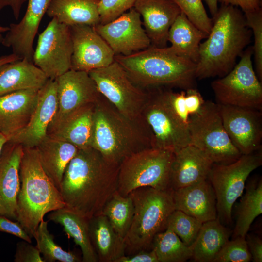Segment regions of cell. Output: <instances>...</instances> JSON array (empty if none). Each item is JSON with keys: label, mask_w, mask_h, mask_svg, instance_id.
<instances>
[{"label": "cell", "mask_w": 262, "mask_h": 262, "mask_svg": "<svg viewBox=\"0 0 262 262\" xmlns=\"http://www.w3.org/2000/svg\"><path fill=\"white\" fill-rule=\"evenodd\" d=\"M9 30V27L0 25V40L3 38L2 34L6 33Z\"/></svg>", "instance_id": "52"}, {"label": "cell", "mask_w": 262, "mask_h": 262, "mask_svg": "<svg viewBox=\"0 0 262 262\" xmlns=\"http://www.w3.org/2000/svg\"><path fill=\"white\" fill-rule=\"evenodd\" d=\"M51 0H28L26 12L20 22L10 24L8 31L0 40L11 48L13 53L21 59L33 62V43L39 26Z\"/></svg>", "instance_id": "19"}, {"label": "cell", "mask_w": 262, "mask_h": 262, "mask_svg": "<svg viewBox=\"0 0 262 262\" xmlns=\"http://www.w3.org/2000/svg\"><path fill=\"white\" fill-rule=\"evenodd\" d=\"M262 164L261 149L242 155L237 160L229 164H213L207 180L215 192L217 218L223 225L232 223L233 206L242 195L250 174Z\"/></svg>", "instance_id": "9"}, {"label": "cell", "mask_w": 262, "mask_h": 262, "mask_svg": "<svg viewBox=\"0 0 262 262\" xmlns=\"http://www.w3.org/2000/svg\"><path fill=\"white\" fill-rule=\"evenodd\" d=\"M21 59L16 55L12 53L7 55L2 56L0 57V67L2 66Z\"/></svg>", "instance_id": "49"}, {"label": "cell", "mask_w": 262, "mask_h": 262, "mask_svg": "<svg viewBox=\"0 0 262 262\" xmlns=\"http://www.w3.org/2000/svg\"><path fill=\"white\" fill-rule=\"evenodd\" d=\"M236 223L233 238L246 237L254 219L262 213V179L247 183L246 192L236 209Z\"/></svg>", "instance_id": "33"}, {"label": "cell", "mask_w": 262, "mask_h": 262, "mask_svg": "<svg viewBox=\"0 0 262 262\" xmlns=\"http://www.w3.org/2000/svg\"><path fill=\"white\" fill-rule=\"evenodd\" d=\"M72 53L70 27L52 18L39 35L33 62L49 79L55 80L71 69Z\"/></svg>", "instance_id": "13"}, {"label": "cell", "mask_w": 262, "mask_h": 262, "mask_svg": "<svg viewBox=\"0 0 262 262\" xmlns=\"http://www.w3.org/2000/svg\"><path fill=\"white\" fill-rule=\"evenodd\" d=\"M44 262H80L82 259L75 253L64 250L54 241V236L48 229V222L43 220L39 224L35 238Z\"/></svg>", "instance_id": "36"}, {"label": "cell", "mask_w": 262, "mask_h": 262, "mask_svg": "<svg viewBox=\"0 0 262 262\" xmlns=\"http://www.w3.org/2000/svg\"><path fill=\"white\" fill-rule=\"evenodd\" d=\"M188 128L189 145L203 151L213 164H229L242 155L224 128L217 103L205 101L198 112L189 115Z\"/></svg>", "instance_id": "8"}, {"label": "cell", "mask_w": 262, "mask_h": 262, "mask_svg": "<svg viewBox=\"0 0 262 262\" xmlns=\"http://www.w3.org/2000/svg\"><path fill=\"white\" fill-rule=\"evenodd\" d=\"M92 147L120 165L129 156L155 147L151 130L142 115L128 117L100 95L94 103Z\"/></svg>", "instance_id": "3"}, {"label": "cell", "mask_w": 262, "mask_h": 262, "mask_svg": "<svg viewBox=\"0 0 262 262\" xmlns=\"http://www.w3.org/2000/svg\"><path fill=\"white\" fill-rule=\"evenodd\" d=\"M28 0H0V11L6 7H10L15 18L18 20L21 8Z\"/></svg>", "instance_id": "48"}, {"label": "cell", "mask_w": 262, "mask_h": 262, "mask_svg": "<svg viewBox=\"0 0 262 262\" xmlns=\"http://www.w3.org/2000/svg\"><path fill=\"white\" fill-rule=\"evenodd\" d=\"M19 175L16 221L35 238L45 215L66 205L60 191L43 170L36 147H23Z\"/></svg>", "instance_id": "5"}, {"label": "cell", "mask_w": 262, "mask_h": 262, "mask_svg": "<svg viewBox=\"0 0 262 262\" xmlns=\"http://www.w3.org/2000/svg\"><path fill=\"white\" fill-rule=\"evenodd\" d=\"M22 145L7 142L0 157V216L16 220Z\"/></svg>", "instance_id": "20"}, {"label": "cell", "mask_w": 262, "mask_h": 262, "mask_svg": "<svg viewBox=\"0 0 262 262\" xmlns=\"http://www.w3.org/2000/svg\"><path fill=\"white\" fill-rule=\"evenodd\" d=\"M133 213L134 205L131 196H123L116 190L107 201L101 214L106 216L115 232L124 239Z\"/></svg>", "instance_id": "35"}, {"label": "cell", "mask_w": 262, "mask_h": 262, "mask_svg": "<svg viewBox=\"0 0 262 262\" xmlns=\"http://www.w3.org/2000/svg\"><path fill=\"white\" fill-rule=\"evenodd\" d=\"M212 19L210 32L199 46L196 70L199 80L227 74L251 42V30L237 7L221 4Z\"/></svg>", "instance_id": "2"}, {"label": "cell", "mask_w": 262, "mask_h": 262, "mask_svg": "<svg viewBox=\"0 0 262 262\" xmlns=\"http://www.w3.org/2000/svg\"><path fill=\"white\" fill-rule=\"evenodd\" d=\"M70 28L73 44L71 69L88 72L115 61L113 51L93 26L77 25Z\"/></svg>", "instance_id": "17"}, {"label": "cell", "mask_w": 262, "mask_h": 262, "mask_svg": "<svg viewBox=\"0 0 262 262\" xmlns=\"http://www.w3.org/2000/svg\"><path fill=\"white\" fill-rule=\"evenodd\" d=\"M39 89L19 90L0 96V133L9 141L29 122Z\"/></svg>", "instance_id": "21"}, {"label": "cell", "mask_w": 262, "mask_h": 262, "mask_svg": "<svg viewBox=\"0 0 262 262\" xmlns=\"http://www.w3.org/2000/svg\"><path fill=\"white\" fill-rule=\"evenodd\" d=\"M224 128L242 155L261 149L262 113L257 109L218 104Z\"/></svg>", "instance_id": "15"}, {"label": "cell", "mask_w": 262, "mask_h": 262, "mask_svg": "<svg viewBox=\"0 0 262 262\" xmlns=\"http://www.w3.org/2000/svg\"><path fill=\"white\" fill-rule=\"evenodd\" d=\"M0 231L12 234L22 240L32 243L31 237L19 222H13L4 216H0Z\"/></svg>", "instance_id": "43"}, {"label": "cell", "mask_w": 262, "mask_h": 262, "mask_svg": "<svg viewBox=\"0 0 262 262\" xmlns=\"http://www.w3.org/2000/svg\"><path fill=\"white\" fill-rule=\"evenodd\" d=\"M99 0H51L46 14L69 27L99 24Z\"/></svg>", "instance_id": "29"}, {"label": "cell", "mask_w": 262, "mask_h": 262, "mask_svg": "<svg viewBox=\"0 0 262 262\" xmlns=\"http://www.w3.org/2000/svg\"><path fill=\"white\" fill-rule=\"evenodd\" d=\"M231 233L217 218L203 223L195 241L191 246L192 258L197 262H213L229 240Z\"/></svg>", "instance_id": "32"}, {"label": "cell", "mask_w": 262, "mask_h": 262, "mask_svg": "<svg viewBox=\"0 0 262 262\" xmlns=\"http://www.w3.org/2000/svg\"><path fill=\"white\" fill-rule=\"evenodd\" d=\"M8 141V139L3 134L0 133V157L4 145Z\"/></svg>", "instance_id": "51"}, {"label": "cell", "mask_w": 262, "mask_h": 262, "mask_svg": "<svg viewBox=\"0 0 262 262\" xmlns=\"http://www.w3.org/2000/svg\"><path fill=\"white\" fill-rule=\"evenodd\" d=\"M16 262H44L40 252L36 246L24 240L19 242L16 245L14 256Z\"/></svg>", "instance_id": "42"}, {"label": "cell", "mask_w": 262, "mask_h": 262, "mask_svg": "<svg viewBox=\"0 0 262 262\" xmlns=\"http://www.w3.org/2000/svg\"><path fill=\"white\" fill-rule=\"evenodd\" d=\"M202 222L183 212L175 210L168 218L166 228L172 230L187 246L195 241Z\"/></svg>", "instance_id": "37"}, {"label": "cell", "mask_w": 262, "mask_h": 262, "mask_svg": "<svg viewBox=\"0 0 262 262\" xmlns=\"http://www.w3.org/2000/svg\"><path fill=\"white\" fill-rule=\"evenodd\" d=\"M248 27L253 33V46L255 73L259 80L262 81V7L243 12Z\"/></svg>", "instance_id": "38"}, {"label": "cell", "mask_w": 262, "mask_h": 262, "mask_svg": "<svg viewBox=\"0 0 262 262\" xmlns=\"http://www.w3.org/2000/svg\"><path fill=\"white\" fill-rule=\"evenodd\" d=\"M88 73L99 93L120 112L131 118L141 115L148 91L136 85L117 61Z\"/></svg>", "instance_id": "11"}, {"label": "cell", "mask_w": 262, "mask_h": 262, "mask_svg": "<svg viewBox=\"0 0 262 262\" xmlns=\"http://www.w3.org/2000/svg\"><path fill=\"white\" fill-rule=\"evenodd\" d=\"M48 218L61 225L67 236L80 247L82 262H98L90 240L88 219L65 207L51 212Z\"/></svg>", "instance_id": "31"}, {"label": "cell", "mask_w": 262, "mask_h": 262, "mask_svg": "<svg viewBox=\"0 0 262 262\" xmlns=\"http://www.w3.org/2000/svg\"><path fill=\"white\" fill-rule=\"evenodd\" d=\"M173 190L143 187L129 195L134 205V213L124 238L125 255L151 249L155 235L166 229L168 217L174 211Z\"/></svg>", "instance_id": "6"}, {"label": "cell", "mask_w": 262, "mask_h": 262, "mask_svg": "<svg viewBox=\"0 0 262 262\" xmlns=\"http://www.w3.org/2000/svg\"><path fill=\"white\" fill-rule=\"evenodd\" d=\"M140 14L133 7L115 20L94 26L115 55L128 56L149 48L151 41Z\"/></svg>", "instance_id": "14"}, {"label": "cell", "mask_w": 262, "mask_h": 262, "mask_svg": "<svg viewBox=\"0 0 262 262\" xmlns=\"http://www.w3.org/2000/svg\"><path fill=\"white\" fill-rule=\"evenodd\" d=\"M136 0H99V24L109 23L132 8Z\"/></svg>", "instance_id": "41"}, {"label": "cell", "mask_w": 262, "mask_h": 262, "mask_svg": "<svg viewBox=\"0 0 262 262\" xmlns=\"http://www.w3.org/2000/svg\"><path fill=\"white\" fill-rule=\"evenodd\" d=\"M48 80L41 69L26 59L10 62L0 67V96L19 90L40 89Z\"/></svg>", "instance_id": "26"}, {"label": "cell", "mask_w": 262, "mask_h": 262, "mask_svg": "<svg viewBox=\"0 0 262 262\" xmlns=\"http://www.w3.org/2000/svg\"><path fill=\"white\" fill-rule=\"evenodd\" d=\"M94 103L83 106L63 119L49 124L47 135L69 143L79 149L92 147Z\"/></svg>", "instance_id": "25"}, {"label": "cell", "mask_w": 262, "mask_h": 262, "mask_svg": "<svg viewBox=\"0 0 262 262\" xmlns=\"http://www.w3.org/2000/svg\"><path fill=\"white\" fill-rule=\"evenodd\" d=\"M147 90L148 98L141 115L153 133L155 148L174 152L189 145L188 125L170 108L164 94V86Z\"/></svg>", "instance_id": "12"}, {"label": "cell", "mask_w": 262, "mask_h": 262, "mask_svg": "<svg viewBox=\"0 0 262 262\" xmlns=\"http://www.w3.org/2000/svg\"><path fill=\"white\" fill-rule=\"evenodd\" d=\"M262 0H218L221 4L239 7L243 12L251 11L262 7Z\"/></svg>", "instance_id": "47"}, {"label": "cell", "mask_w": 262, "mask_h": 262, "mask_svg": "<svg viewBox=\"0 0 262 262\" xmlns=\"http://www.w3.org/2000/svg\"><path fill=\"white\" fill-rule=\"evenodd\" d=\"M246 240L251 256V260L254 262H262V241L261 238L256 235L247 233Z\"/></svg>", "instance_id": "46"}, {"label": "cell", "mask_w": 262, "mask_h": 262, "mask_svg": "<svg viewBox=\"0 0 262 262\" xmlns=\"http://www.w3.org/2000/svg\"><path fill=\"white\" fill-rule=\"evenodd\" d=\"M151 249L154 250L158 262H184L193 255L191 246L186 245L168 228L155 235Z\"/></svg>", "instance_id": "34"}, {"label": "cell", "mask_w": 262, "mask_h": 262, "mask_svg": "<svg viewBox=\"0 0 262 262\" xmlns=\"http://www.w3.org/2000/svg\"><path fill=\"white\" fill-rule=\"evenodd\" d=\"M56 80L57 109L49 124L63 119L83 106L94 103L101 95L86 71L71 69Z\"/></svg>", "instance_id": "16"}, {"label": "cell", "mask_w": 262, "mask_h": 262, "mask_svg": "<svg viewBox=\"0 0 262 262\" xmlns=\"http://www.w3.org/2000/svg\"><path fill=\"white\" fill-rule=\"evenodd\" d=\"M35 147L43 170L60 191L65 169L79 148L69 143L48 135Z\"/></svg>", "instance_id": "27"}, {"label": "cell", "mask_w": 262, "mask_h": 262, "mask_svg": "<svg viewBox=\"0 0 262 262\" xmlns=\"http://www.w3.org/2000/svg\"><path fill=\"white\" fill-rule=\"evenodd\" d=\"M207 4L209 10L210 12L212 17L215 16L217 13L218 7V0H203Z\"/></svg>", "instance_id": "50"}, {"label": "cell", "mask_w": 262, "mask_h": 262, "mask_svg": "<svg viewBox=\"0 0 262 262\" xmlns=\"http://www.w3.org/2000/svg\"><path fill=\"white\" fill-rule=\"evenodd\" d=\"M57 81L49 79L39 91L35 108L27 125L8 142L33 148L47 136L48 127L57 109Z\"/></svg>", "instance_id": "18"}, {"label": "cell", "mask_w": 262, "mask_h": 262, "mask_svg": "<svg viewBox=\"0 0 262 262\" xmlns=\"http://www.w3.org/2000/svg\"><path fill=\"white\" fill-rule=\"evenodd\" d=\"M173 153L170 188L174 190L207 179L213 163L203 151L188 145Z\"/></svg>", "instance_id": "23"}, {"label": "cell", "mask_w": 262, "mask_h": 262, "mask_svg": "<svg viewBox=\"0 0 262 262\" xmlns=\"http://www.w3.org/2000/svg\"><path fill=\"white\" fill-rule=\"evenodd\" d=\"M89 235L98 262H115L125 255L124 239L115 232L102 214L88 219Z\"/></svg>", "instance_id": "28"}, {"label": "cell", "mask_w": 262, "mask_h": 262, "mask_svg": "<svg viewBox=\"0 0 262 262\" xmlns=\"http://www.w3.org/2000/svg\"><path fill=\"white\" fill-rule=\"evenodd\" d=\"M115 60L131 80L144 89L160 86L195 88L196 64L178 55L170 47L151 45L130 55H115Z\"/></svg>", "instance_id": "4"}, {"label": "cell", "mask_w": 262, "mask_h": 262, "mask_svg": "<svg viewBox=\"0 0 262 262\" xmlns=\"http://www.w3.org/2000/svg\"><path fill=\"white\" fill-rule=\"evenodd\" d=\"M251 260L246 237H237L224 245L213 262H249Z\"/></svg>", "instance_id": "40"}, {"label": "cell", "mask_w": 262, "mask_h": 262, "mask_svg": "<svg viewBox=\"0 0 262 262\" xmlns=\"http://www.w3.org/2000/svg\"><path fill=\"white\" fill-rule=\"evenodd\" d=\"M119 168L92 147L79 149L67 165L60 185L65 207L88 219L101 214L117 190Z\"/></svg>", "instance_id": "1"}, {"label": "cell", "mask_w": 262, "mask_h": 262, "mask_svg": "<svg viewBox=\"0 0 262 262\" xmlns=\"http://www.w3.org/2000/svg\"><path fill=\"white\" fill-rule=\"evenodd\" d=\"M173 198L175 210L181 211L202 223L217 218L216 196L207 179L173 190Z\"/></svg>", "instance_id": "24"}, {"label": "cell", "mask_w": 262, "mask_h": 262, "mask_svg": "<svg viewBox=\"0 0 262 262\" xmlns=\"http://www.w3.org/2000/svg\"><path fill=\"white\" fill-rule=\"evenodd\" d=\"M133 7L142 17L152 46L167 47L169 30L181 13L178 6L171 0H136Z\"/></svg>", "instance_id": "22"}, {"label": "cell", "mask_w": 262, "mask_h": 262, "mask_svg": "<svg viewBox=\"0 0 262 262\" xmlns=\"http://www.w3.org/2000/svg\"><path fill=\"white\" fill-rule=\"evenodd\" d=\"M253 46L247 47L229 73L211 82L217 103L262 111V82L253 67Z\"/></svg>", "instance_id": "10"}, {"label": "cell", "mask_w": 262, "mask_h": 262, "mask_svg": "<svg viewBox=\"0 0 262 262\" xmlns=\"http://www.w3.org/2000/svg\"><path fill=\"white\" fill-rule=\"evenodd\" d=\"M187 18L200 30L209 34L213 24L205 10L202 0H171Z\"/></svg>", "instance_id": "39"}, {"label": "cell", "mask_w": 262, "mask_h": 262, "mask_svg": "<svg viewBox=\"0 0 262 262\" xmlns=\"http://www.w3.org/2000/svg\"><path fill=\"white\" fill-rule=\"evenodd\" d=\"M174 153L152 147L135 153L119 165L117 191L123 196L143 187L170 188L169 174Z\"/></svg>", "instance_id": "7"}, {"label": "cell", "mask_w": 262, "mask_h": 262, "mask_svg": "<svg viewBox=\"0 0 262 262\" xmlns=\"http://www.w3.org/2000/svg\"><path fill=\"white\" fill-rule=\"evenodd\" d=\"M185 100L189 115L198 112L205 101L196 88L185 90Z\"/></svg>", "instance_id": "44"}, {"label": "cell", "mask_w": 262, "mask_h": 262, "mask_svg": "<svg viewBox=\"0 0 262 262\" xmlns=\"http://www.w3.org/2000/svg\"><path fill=\"white\" fill-rule=\"evenodd\" d=\"M115 262H158V260L154 250L151 249L141 250L131 255H125Z\"/></svg>", "instance_id": "45"}, {"label": "cell", "mask_w": 262, "mask_h": 262, "mask_svg": "<svg viewBox=\"0 0 262 262\" xmlns=\"http://www.w3.org/2000/svg\"><path fill=\"white\" fill-rule=\"evenodd\" d=\"M208 36L181 12L171 25L167 39L170 48L178 55L197 64L200 44Z\"/></svg>", "instance_id": "30"}]
</instances>
